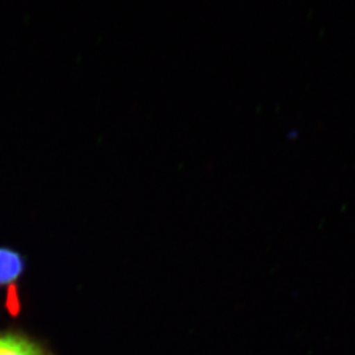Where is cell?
Instances as JSON below:
<instances>
[{"mask_svg":"<svg viewBox=\"0 0 355 355\" xmlns=\"http://www.w3.org/2000/svg\"><path fill=\"white\" fill-rule=\"evenodd\" d=\"M24 270L26 261L21 254L10 248H0V288L12 287Z\"/></svg>","mask_w":355,"mask_h":355,"instance_id":"2","label":"cell"},{"mask_svg":"<svg viewBox=\"0 0 355 355\" xmlns=\"http://www.w3.org/2000/svg\"><path fill=\"white\" fill-rule=\"evenodd\" d=\"M0 355H53L51 352L32 337L21 331H0Z\"/></svg>","mask_w":355,"mask_h":355,"instance_id":"1","label":"cell"}]
</instances>
